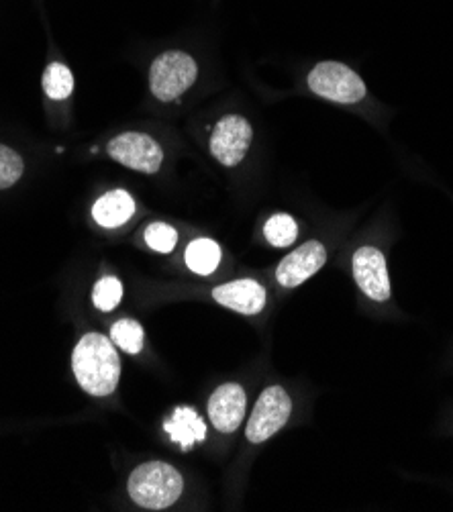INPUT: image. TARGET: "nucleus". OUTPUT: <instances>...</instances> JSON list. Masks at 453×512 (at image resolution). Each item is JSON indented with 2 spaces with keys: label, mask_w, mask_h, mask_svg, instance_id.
Here are the masks:
<instances>
[{
  "label": "nucleus",
  "mask_w": 453,
  "mask_h": 512,
  "mask_svg": "<svg viewBox=\"0 0 453 512\" xmlns=\"http://www.w3.org/2000/svg\"><path fill=\"white\" fill-rule=\"evenodd\" d=\"M72 370L88 394H113L121 378V362L113 341L100 333L84 335L74 347Z\"/></svg>",
  "instance_id": "1"
},
{
  "label": "nucleus",
  "mask_w": 453,
  "mask_h": 512,
  "mask_svg": "<svg viewBox=\"0 0 453 512\" xmlns=\"http://www.w3.org/2000/svg\"><path fill=\"white\" fill-rule=\"evenodd\" d=\"M184 482L176 468L164 462H147L133 470L127 482L129 496L135 504L149 510H164L182 494Z\"/></svg>",
  "instance_id": "2"
},
{
  "label": "nucleus",
  "mask_w": 453,
  "mask_h": 512,
  "mask_svg": "<svg viewBox=\"0 0 453 512\" xmlns=\"http://www.w3.org/2000/svg\"><path fill=\"white\" fill-rule=\"evenodd\" d=\"M196 76L198 66L188 54H184V51H166L151 64L149 86L158 100L170 102L182 96L194 84Z\"/></svg>",
  "instance_id": "3"
},
{
  "label": "nucleus",
  "mask_w": 453,
  "mask_h": 512,
  "mask_svg": "<svg viewBox=\"0 0 453 512\" xmlns=\"http://www.w3.org/2000/svg\"><path fill=\"white\" fill-rule=\"evenodd\" d=\"M309 88L331 102L341 105H354L366 96L364 80L345 64L339 62H323L313 68L309 74Z\"/></svg>",
  "instance_id": "4"
},
{
  "label": "nucleus",
  "mask_w": 453,
  "mask_h": 512,
  "mask_svg": "<svg viewBox=\"0 0 453 512\" xmlns=\"http://www.w3.org/2000/svg\"><path fill=\"white\" fill-rule=\"evenodd\" d=\"M292 402L284 388L270 386L266 388L258 402L251 419L247 423V439L251 443H264L272 435H276L290 419Z\"/></svg>",
  "instance_id": "5"
},
{
  "label": "nucleus",
  "mask_w": 453,
  "mask_h": 512,
  "mask_svg": "<svg viewBox=\"0 0 453 512\" xmlns=\"http://www.w3.org/2000/svg\"><path fill=\"white\" fill-rule=\"evenodd\" d=\"M109 156L143 174H156L164 162L162 147L143 133H123L115 137L109 143Z\"/></svg>",
  "instance_id": "6"
},
{
  "label": "nucleus",
  "mask_w": 453,
  "mask_h": 512,
  "mask_svg": "<svg viewBox=\"0 0 453 512\" xmlns=\"http://www.w3.org/2000/svg\"><path fill=\"white\" fill-rule=\"evenodd\" d=\"M251 137H254V131H251V125L243 117L227 115L215 125L209 147L223 166L233 168L245 158Z\"/></svg>",
  "instance_id": "7"
},
{
  "label": "nucleus",
  "mask_w": 453,
  "mask_h": 512,
  "mask_svg": "<svg viewBox=\"0 0 453 512\" xmlns=\"http://www.w3.org/2000/svg\"><path fill=\"white\" fill-rule=\"evenodd\" d=\"M354 278L362 292L376 302H384L392 294L386 258L378 247H360L354 253Z\"/></svg>",
  "instance_id": "8"
},
{
  "label": "nucleus",
  "mask_w": 453,
  "mask_h": 512,
  "mask_svg": "<svg viewBox=\"0 0 453 512\" xmlns=\"http://www.w3.org/2000/svg\"><path fill=\"white\" fill-rule=\"evenodd\" d=\"M327 262V249L321 241H309L294 249L290 255L280 262L276 270V280L284 288L300 286L307 282L311 276H315Z\"/></svg>",
  "instance_id": "9"
},
{
  "label": "nucleus",
  "mask_w": 453,
  "mask_h": 512,
  "mask_svg": "<svg viewBox=\"0 0 453 512\" xmlns=\"http://www.w3.org/2000/svg\"><path fill=\"white\" fill-rule=\"evenodd\" d=\"M209 415H211V423L221 433L237 431L245 415V390L235 382L219 386L211 394Z\"/></svg>",
  "instance_id": "10"
},
{
  "label": "nucleus",
  "mask_w": 453,
  "mask_h": 512,
  "mask_svg": "<svg viewBox=\"0 0 453 512\" xmlns=\"http://www.w3.org/2000/svg\"><path fill=\"white\" fill-rule=\"evenodd\" d=\"M213 298L241 315H258L266 306V288L256 280H235L213 290Z\"/></svg>",
  "instance_id": "11"
},
{
  "label": "nucleus",
  "mask_w": 453,
  "mask_h": 512,
  "mask_svg": "<svg viewBox=\"0 0 453 512\" xmlns=\"http://www.w3.org/2000/svg\"><path fill=\"white\" fill-rule=\"evenodd\" d=\"M135 213V202L125 190H113L98 198L92 207L94 221L105 229H117L125 225Z\"/></svg>",
  "instance_id": "12"
},
{
  "label": "nucleus",
  "mask_w": 453,
  "mask_h": 512,
  "mask_svg": "<svg viewBox=\"0 0 453 512\" xmlns=\"http://www.w3.org/2000/svg\"><path fill=\"white\" fill-rule=\"evenodd\" d=\"M164 431L170 435L174 443L182 447V451H188L194 443H200L207 435L205 421L196 415L194 408L180 406L174 411V415L164 423Z\"/></svg>",
  "instance_id": "13"
},
{
  "label": "nucleus",
  "mask_w": 453,
  "mask_h": 512,
  "mask_svg": "<svg viewBox=\"0 0 453 512\" xmlns=\"http://www.w3.org/2000/svg\"><path fill=\"white\" fill-rule=\"evenodd\" d=\"M221 262V247L207 237L194 239L186 249V264L198 276H209Z\"/></svg>",
  "instance_id": "14"
},
{
  "label": "nucleus",
  "mask_w": 453,
  "mask_h": 512,
  "mask_svg": "<svg viewBox=\"0 0 453 512\" xmlns=\"http://www.w3.org/2000/svg\"><path fill=\"white\" fill-rule=\"evenodd\" d=\"M43 90L49 98L64 100L74 90V76L64 64H49L43 72Z\"/></svg>",
  "instance_id": "15"
},
{
  "label": "nucleus",
  "mask_w": 453,
  "mask_h": 512,
  "mask_svg": "<svg viewBox=\"0 0 453 512\" xmlns=\"http://www.w3.org/2000/svg\"><path fill=\"white\" fill-rule=\"evenodd\" d=\"M111 337H113V343L119 345L127 353H139L143 349V341H145L141 325L133 319L117 321L111 329Z\"/></svg>",
  "instance_id": "16"
},
{
  "label": "nucleus",
  "mask_w": 453,
  "mask_h": 512,
  "mask_svg": "<svg viewBox=\"0 0 453 512\" xmlns=\"http://www.w3.org/2000/svg\"><path fill=\"white\" fill-rule=\"evenodd\" d=\"M264 235L274 247H288L294 243V239L298 235V227L290 215L278 213V215L270 217V221L266 223Z\"/></svg>",
  "instance_id": "17"
},
{
  "label": "nucleus",
  "mask_w": 453,
  "mask_h": 512,
  "mask_svg": "<svg viewBox=\"0 0 453 512\" xmlns=\"http://www.w3.org/2000/svg\"><path fill=\"white\" fill-rule=\"evenodd\" d=\"M23 170H25V164L19 153L0 143V190L15 186L21 180Z\"/></svg>",
  "instance_id": "18"
},
{
  "label": "nucleus",
  "mask_w": 453,
  "mask_h": 512,
  "mask_svg": "<svg viewBox=\"0 0 453 512\" xmlns=\"http://www.w3.org/2000/svg\"><path fill=\"white\" fill-rule=\"evenodd\" d=\"M121 298H123V284L117 278H103L100 282H96L92 300H94L98 311L109 313V311L117 309Z\"/></svg>",
  "instance_id": "19"
},
{
  "label": "nucleus",
  "mask_w": 453,
  "mask_h": 512,
  "mask_svg": "<svg viewBox=\"0 0 453 512\" xmlns=\"http://www.w3.org/2000/svg\"><path fill=\"white\" fill-rule=\"evenodd\" d=\"M145 241L151 249H156L160 253H170L176 247L178 233L174 227H170L166 223H151L145 229Z\"/></svg>",
  "instance_id": "20"
}]
</instances>
